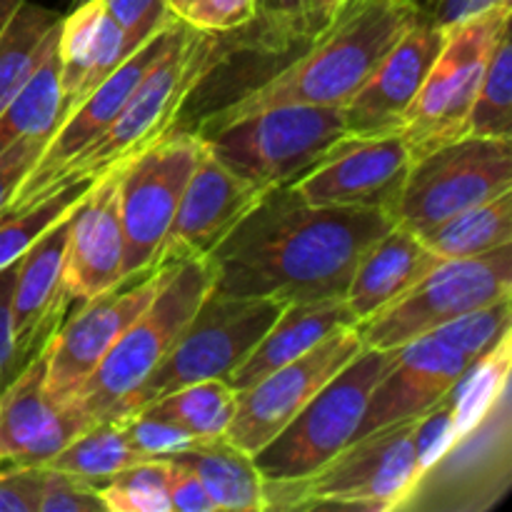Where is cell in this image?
Wrapping results in <instances>:
<instances>
[{
	"mask_svg": "<svg viewBox=\"0 0 512 512\" xmlns=\"http://www.w3.org/2000/svg\"><path fill=\"white\" fill-rule=\"evenodd\" d=\"M393 225L383 210L310 205L278 185L208 253L210 288L285 305L343 298L360 255Z\"/></svg>",
	"mask_w": 512,
	"mask_h": 512,
	"instance_id": "obj_1",
	"label": "cell"
},
{
	"mask_svg": "<svg viewBox=\"0 0 512 512\" xmlns=\"http://www.w3.org/2000/svg\"><path fill=\"white\" fill-rule=\"evenodd\" d=\"M423 15L415 0H345L328 23L310 35V48L303 55L225 108L205 115L195 133H210L273 105H345Z\"/></svg>",
	"mask_w": 512,
	"mask_h": 512,
	"instance_id": "obj_2",
	"label": "cell"
},
{
	"mask_svg": "<svg viewBox=\"0 0 512 512\" xmlns=\"http://www.w3.org/2000/svg\"><path fill=\"white\" fill-rule=\"evenodd\" d=\"M415 425L418 415L370 430L305 478H263L265 510L398 512L423 470Z\"/></svg>",
	"mask_w": 512,
	"mask_h": 512,
	"instance_id": "obj_3",
	"label": "cell"
},
{
	"mask_svg": "<svg viewBox=\"0 0 512 512\" xmlns=\"http://www.w3.org/2000/svg\"><path fill=\"white\" fill-rule=\"evenodd\" d=\"M223 35L203 33L190 25H180L173 43L163 50L153 68L145 73L138 88L125 100L123 110L105 128L95 143L75 155L50 183L45 195L55 193L60 185L78 178H100L105 170L125 163L140 150L163 138L175 128L180 108L188 103L200 80L220 60ZM43 195V198H45Z\"/></svg>",
	"mask_w": 512,
	"mask_h": 512,
	"instance_id": "obj_4",
	"label": "cell"
},
{
	"mask_svg": "<svg viewBox=\"0 0 512 512\" xmlns=\"http://www.w3.org/2000/svg\"><path fill=\"white\" fill-rule=\"evenodd\" d=\"M345 135L343 105H273L198 138L230 173L265 193L293 183Z\"/></svg>",
	"mask_w": 512,
	"mask_h": 512,
	"instance_id": "obj_5",
	"label": "cell"
},
{
	"mask_svg": "<svg viewBox=\"0 0 512 512\" xmlns=\"http://www.w3.org/2000/svg\"><path fill=\"white\" fill-rule=\"evenodd\" d=\"M208 290L210 270L205 258L175 263L158 295L115 340L73 403L93 423L118 415L120 405L163 363Z\"/></svg>",
	"mask_w": 512,
	"mask_h": 512,
	"instance_id": "obj_6",
	"label": "cell"
},
{
	"mask_svg": "<svg viewBox=\"0 0 512 512\" xmlns=\"http://www.w3.org/2000/svg\"><path fill=\"white\" fill-rule=\"evenodd\" d=\"M283 308L285 303L275 298H243L210 288L163 363L120 405L118 415L198 380H228Z\"/></svg>",
	"mask_w": 512,
	"mask_h": 512,
	"instance_id": "obj_7",
	"label": "cell"
},
{
	"mask_svg": "<svg viewBox=\"0 0 512 512\" xmlns=\"http://www.w3.org/2000/svg\"><path fill=\"white\" fill-rule=\"evenodd\" d=\"M395 350L365 348L345 363L300 413L253 455L265 480H298L315 473L355 440L375 383Z\"/></svg>",
	"mask_w": 512,
	"mask_h": 512,
	"instance_id": "obj_8",
	"label": "cell"
},
{
	"mask_svg": "<svg viewBox=\"0 0 512 512\" xmlns=\"http://www.w3.org/2000/svg\"><path fill=\"white\" fill-rule=\"evenodd\" d=\"M510 13L512 8L485 10L445 30L443 48L400 130L413 158L468 135L483 70L500 35L510 30Z\"/></svg>",
	"mask_w": 512,
	"mask_h": 512,
	"instance_id": "obj_9",
	"label": "cell"
},
{
	"mask_svg": "<svg viewBox=\"0 0 512 512\" xmlns=\"http://www.w3.org/2000/svg\"><path fill=\"white\" fill-rule=\"evenodd\" d=\"M512 483L510 388L425 465L398 512H488Z\"/></svg>",
	"mask_w": 512,
	"mask_h": 512,
	"instance_id": "obj_10",
	"label": "cell"
},
{
	"mask_svg": "<svg viewBox=\"0 0 512 512\" xmlns=\"http://www.w3.org/2000/svg\"><path fill=\"white\" fill-rule=\"evenodd\" d=\"M512 243L480 258L443 260L395 303L358 325L365 348L395 350L440 325L510 298Z\"/></svg>",
	"mask_w": 512,
	"mask_h": 512,
	"instance_id": "obj_11",
	"label": "cell"
},
{
	"mask_svg": "<svg viewBox=\"0 0 512 512\" xmlns=\"http://www.w3.org/2000/svg\"><path fill=\"white\" fill-rule=\"evenodd\" d=\"M512 190L510 138L463 135L413 158L395 223L423 235L433 225Z\"/></svg>",
	"mask_w": 512,
	"mask_h": 512,
	"instance_id": "obj_12",
	"label": "cell"
},
{
	"mask_svg": "<svg viewBox=\"0 0 512 512\" xmlns=\"http://www.w3.org/2000/svg\"><path fill=\"white\" fill-rule=\"evenodd\" d=\"M198 150L200 138L195 130L173 128L120 165L118 203L120 225H123V270H120L123 280L145 273L155 265L160 245L178 210L180 195L198 160Z\"/></svg>",
	"mask_w": 512,
	"mask_h": 512,
	"instance_id": "obj_13",
	"label": "cell"
},
{
	"mask_svg": "<svg viewBox=\"0 0 512 512\" xmlns=\"http://www.w3.org/2000/svg\"><path fill=\"white\" fill-rule=\"evenodd\" d=\"M170 270L173 265H160L133 275L78 305L73 315H65L45 343V393L55 405H68L78 398L115 340L158 295Z\"/></svg>",
	"mask_w": 512,
	"mask_h": 512,
	"instance_id": "obj_14",
	"label": "cell"
},
{
	"mask_svg": "<svg viewBox=\"0 0 512 512\" xmlns=\"http://www.w3.org/2000/svg\"><path fill=\"white\" fill-rule=\"evenodd\" d=\"M180 25H183L180 18L170 20L163 30H158L153 38L145 40L135 53H130L128 58L108 75V78L100 80L85 98H80L78 103L65 113V118L55 125L48 143H45L43 153L38 155V160H35L33 168L28 170L23 183L18 185V190H15V195L10 198L8 208H5L3 213H15V210L25 208V205H30L33 200L43 198L45 190H48L50 183L55 180V175H58L75 155L83 153L90 143H95V140L105 133V128L113 123L115 115L123 110L125 100L133 95V90L138 88L140 80L145 78V73L153 68L155 60L163 55V50L173 43Z\"/></svg>",
	"mask_w": 512,
	"mask_h": 512,
	"instance_id": "obj_15",
	"label": "cell"
},
{
	"mask_svg": "<svg viewBox=\"0 0 512 512\" xmlns=\"http://www.w3.org/2000/svg\"><path fill=\"white\" fill-rule=\"evenodd\" d=\"M410 163L413 155L400 133L345 135L288 185L310 205L373 208L393 215Z\"/></svg>",
	"mask_w": 512,
	"mask_h": 512,
	"instance_id": "obj_16",
	"label": "cell"
},
{
	"mask_svg": "<svg viewBox=\"0 0 512 512\" xmlns=\"http://www.w3.org/2000/svg\"><path fill=\"white\" fill-rule=\"evenodd\" d=\"M360 350H363L360 330L358 325H350L330 335L310 353L300 355L298 360H290L255 380L250 388L238 393V408L225 438L245 453L255 455Z\"/></svg>",
	"mask_w": 512,
	"mask_h": 512,
	"instance_id": "obj_17",
	"label": "cell"
},
{
	"mask_svg": "<svg viewBox=\"0 0 512 512\" xmlns=\"http://www.w3.org/2000/svg\"><path fill=\"white\" fill-rule=\"evenodd\" d=\"M260 195V190L230 173L200 140L198 160L185 183L153 268L208 258L210 250L228 235Z\"/></svg>",
	"mask_w": 512,
	"mask_h": 512,
	"instance_id": "obj_18",
	"label": "cell"
},
{
	"mask_svg": "<svg viewBox=\"0 0 512 512\" xmlns=\"http://www.w3.org/2000/svg\"><path fill=\"white\" fill-rule=\"evenodd\" d=\"M443 43L445 30L430 15L410 25L358 93L343 105L348 135L400 133Z\"/></svg>",
	"mask_w": 512,
	"mask_h": 512,
	"instance_id": "obj_19",
	"label": "cell"
},
{
	"mask_svg": "<svg viewBox=\"0 0 512 512\" xmlns=\"http://www.w3.org/2000/svg\"><path fill=\"white\" fill-rule=\"evenodd\" d=\"M93 420L78 403L55 405L45 393V345L0 393V468L43 465Z\"/></svg>",
	"mask_w": 512,
	"mask_h": 512,
	"instance_id": "obj_20",
	"label": "cell"
},
{
	"mask_svg": "<svg viewBox=\"0 0 512 512\" xmlns=\"http://www.w3.org/2000/svg\"><path fill=\"white\" fill-rule=\"evenodd\" d=\"M123 165V163H120ZM120 165L105 170L70 215L63 288L70 305H83L120 283L123 225H120Z\"/></svg>",
	"mask_w": 512,
	"mask_h": 512,
	"instance_id": "obj_21",
	"label": "cell"
},
{
	"mask_svg": "<svg viewBox=\"0 0 512 512\" xmlns=\"http://www.w3.org/2000/svg\"><path fill=\"white\" fill-rule=\"evenodd\" d=\"M470 363L473 360L448 348L433 333L395 348L393 363L370 393L355 438L425 413L453 388Z\"/></svg>",
	"mask_w": 512,
	"mask_h": 512,
	"instance_id": "obj_22",
	"label": "cell"
},
{
	"mask_svg": "<svg viewBox=\"0 0 512 512\" xmlns=\"http://www.w3.org/2000/svg\"><path fill=\"white\" fill-rule=\"evenodd\" d=\"M70 215L73 210L50 225L18 260L10 310H13L15 340L30 358L48 343L70 310L63 288Z\"/></svg>",
	"mask_w": 512,
	"mask_h": 512,
	"instance_id": "obj_23",
	"label": "cell"
},
{
	"mask_svg": "<svg viewBox=\"0 0 512 512\" xmlns=\"http://www.w3.org/2000/svg\"><path fill=\"white\" fill-rule=\"evenodd\" d=\"M440 263L443 258H438L418 233L395 223L360 255L343 298L360 325L408 293Z\"/></svg>",
	"mask_w": 512,
	"mask_h": 512,
	"instance_id": "obj_24",
	"label": "cell"
},
{
	"mask_svg": "<svg viewBox=\"0 0 512 512\" xmlns=\"http://www.w3.org/2000/svg\"><path fill=\"white\" fill-rule=\"evenodd\" d=\"M58 55L65 118L80 98L128 58L130 50L123 30L110 18L103 0H85L75 5L68 18L60 20Z\"/></svg>",
	"mask_w": 512,
	"mask_h": 512,
	"instance_id": "obj_25",
	"label": "cell"
},
{
	"mask_svg": "<svg viewBox=\"0 0 512 512\" xmlns=\"http://www.w3.org/2000/svg\"><path fill=\"white\" fill-rule=\"evenodd\" d=\"M350 325H358V318L348 308L345 298L288 303L280 310L268 333L250 350L248 358L230 373L228 383L240 393L263 375L273 373L275 368L290 363V360H298L300 355L310 353L330 335L350 328Z\"/></svg>",
	"mask_w": 512,
	"mask_h": 512,
	"instance_id": "obj_26",
	"label": "cell"
},
{
	"mask_svg": "<svg viewBox=\"0 0 512 512\" xmlns=\"http://www.w3.org/2000/svg\"><path fill=\"white\" fill-rule=\"evenodd\" d=\"M195 470L218 512H265V480L253 455L228 438L195 440L175 455Z\"/></svg>",
	"mask_w": 512,
	"mask_h": 512,
	"instance_id": "obj_27",
	"label": "cell"
},
{
	"mask_svg": "<svg viewBox=\"0 0 512 512\" xmlns=\"http://www.w3.org/2000/svg\"><path fill=\"white\" fill-rule=\"evenodd\" d=\"M423 243L443 260L480 258L512 243V190L450 215L425 230Z\"/></svg>",
	"mask_w": 512,
	"mask_h": 512,
	"instance_id": "obj_28",
	"label": "cell"
},
{
	"mask_svg": "<svg viewBox=\"0 0 512 512\" xmlns=\"http://www.w3.org/2000/svg\"><path fill=\"white\" fill-rule=\"evenodd\" d=\"M60 118H63V93H60V55L58 35H55L23 88L0 113V153L23 138L50 135Z\"/></svg>",
	"mask_w": 512,
	"mask_h": 512,
	"instance_id": "obj_29",
	"label": "cell"
},
{
	"mask_svg": "<svg viewBox=\"0 0 512 512\" xmlns=\"http://www.w3.org/2000/svg\"><path fill=\"white\" fill-rule=\"evenodd\" d=\"M238 408V390L228 380L210 378L183 385L153 403L143 405L148 415L178 425L198 440L225 438Z\"/></svg>",
	"mask_w": 512,
	"mask_h": 512,
	"instance_id": "obj_30",
	"label": "cell"
},
{
	"mask_svg": "<svg viewBox=\"0 0 512 512\" xmlns=\"http://www.w3.org/2000/svg\"><path fill=\"white\" fill-rule=\"evenodd\" d=\"M60 15L23 3L0 35V113L8 108L60 30Z\"/></svg>",
	"mask_w": 512,
	"mask_h": 512,
	"instance_id": "obj_31",
	"label": "cell"
},
{
	"mask_svg": "<svg viewBox=\"0 0 512 512\" xmlns=\"http://www.w3.org/2000/svg\"><path fill=\"white\" fill-rule=\"evenodd\" d=\"M138 460L140 458L128 443L123 420L105 418L90 425L80 435H75L68 445H63L40 468L75 475V478L85 480V483H93L98 488V485L108 483L113 475H118L120 470L138 463Z\"/></svg>",
	"mask_w": 512,
	"mask_h": 512,
	"instance_id": "obj_32",
	"label": "cell"
},
{
	"mask_svg": "<svg viewBox=\"0 0 512 512\" xmlns=\"http://www.w3.org/2000/svg\"><path fill=\"white\" fill-rule=\"evenodd\" d=\"M510 343L512 340L508 333L495 348H490L488 353L473 360L463 370V375L455 380L453 388L448 390L450 405H453V438H458L470 425L478 423L485 410L495 403V398L510 388Z\"/></svg>",
	"mask_w": 512,
	"mask_h": 512,
	"instance_id": "obj_33",
	"label": "cell"
},
{
	"mask_svg": "<svg viewBox=\"0 0 512 512\" xmlns=\"http://www.w3.org/2000/svg\"><path fill=\"white\" fill-rule=\"evenodd\" d=\"M98 178H78L60 185L55 193L33 200L15 213H0V270L20 260V255L63 215L85 198Z\"/></svg>",
	"mask_w": 512,
	"mask_h": 512,
	"instance_id": "obj_34",
	"label": "cell"
},
{
	"mask_svg": "<svg viewBox=\"0 0 512 512\" xmlns=\"http://www.w3.org/2000/svg\"><path fill=\"white\" fill-rule=\"evenodd\" d=\"M512 133V45L510 30H505L490 53L483 70L468 135L483 138H510Z\"/></svg>",
	"mask_w": 512,
	"mask_h": 512,
	"instance_id": "obj_35",
	"label": "cell"
},
{
	"mask_svg": "<svg viewBox=\"0 0 512 512\" xmlns=\"http://www.w3.org/2000/svg\"><path fill=\"white\" fill-rule=\"evenodd\" d=\"M105 512H170L168 458L138 460L98 485Z\"/></svg>",
	"mask_w": 512,
	"mask_h": 512,
	"instance_id": "obj_36",
	"label": "cell"
},
{
	"mask_svg": "<svg viewBox=\"0 0 512 512\" xmlns=\"http://www.w3.org/2000/svg\"><path fill=\"white\" fill-rule=\"evenodd\" d=\"M510 320V298H503L498 300V303L483 305V308L470 310V313L440 325V328L433 330V335L438 340H443L448 348L465 355V358L478 360L480 355H485L490 348H495V345L510 333Z\"/></svg>",
	"mask_w": 512,
	"mask_h": 512,
	"instance_id": "obj_37",
	"label": "cell"
},
{
	"mask_svg": "<svg viewBox=\"0 0 512 512\" xmlns=\"http://www.w3.org/2000/svg\"><path fill=\"white\" fill-rule=\"evenodd\" d=\"M115 418L123 420L130 448L135 450L140 460L175 458V455L188 450L198 440L190 433H185L183 428H178V425L148 415L145 410H133V413L115 415Z\"/></svg>",
	"mask_w": 512,
	"mask_h": 512,
	"instance_id": "obj_38",
	"label": "cell"
},
{
	"mask_svg": "<svg viewBox=\"0 0 512 512\" xmlns=\"http://www.w3.org/2000/svg\"><path fill=\"white\" fill-rule=\"evenodd\" d=\"M175 18L203 33L228 35L258 18V0H180Z\"/></svg>",
	"mask_w": 512,
	"mask_h": 512,
	"instance_id": "obj_39",
	"label": "cell"
},
{
	"mask_svg": "<svg viewBox=\"0 0 512 512\" xmlns=\"http://www.w3.org/2000/svg\"><path fill=\"white\" fill-rule=\"evenodd\" d=\"M38 512H105V505L93 483L60 470L40 468Z\"/></svg>",
	"mask_w": 512,
	"mask_h": 512,
	"instance_id": "obj_40",
	"label": "cell"
},
{
	"mask_svg": "<svg viewBox=\"0 0 512 512\" xmlns=\"http://www.w3.org/2000/svg\"><path fill=\"white\" fill-rule=\"evenodd\" d=\"M103 5L123 30L130 53L175 18L168 8V0H103Z\"/></svg>",
	"mask_w": 512,
	"mask_h": 512,
	"instance_id": "obj_41",
	"label": "cell"
},
{
	"mask_svg": "<svg viewBox=\"0 0 512 512\" xmlns=\"http://www.w3.org/2000/svg\"><path fill=\"white\" fill-rule=\"evenodd\" d=\"M15 273H18V260L0 270V393L30 363V355L23 353L13 330V310H10V305H13Z\"/></svg>",
	"mask_w": 512,
	"mask_h": 512,
	"instance_id": "obj_42",
	"label": "cell"
},
{
	"mask_svg": "<svg viewBox=\"0 0 512 512\" xmlns=\"http://www.w3.org/2000/svg\"><path fill=\"white\" fill-rule=\"evenodd\" d=\"M263 20V35L270 40L310 38V0H258V18Z\"/></svg>",
	"mask_w": 512,
	"mask_h": 512,
	"instance_id": "obj_43",
	"label": "cell"
},
{
	"mask_svg": "<svg viewBox=\"0 0 512 512\" xmlns=\"http://www.w3.org/2000/svg\"><path fill=\"white\" fill-rule=\"evenodd\" d=\"M48 138L50 135H33V138H23L0 153V213L8 208L10 198L15 195L18 185L23 183L28 170L33 168L38 155L43 153Z\"/></svg>",
	"mask_w": 512,
	"mask_h": 512,
	"instance_id": "obj_44",
	"label": "cell"
},
{
	"mask_svg": "<svg viewBox=\"0 0 512 512\" xmlns=\"http://www.w3.org/2000/svg\"><path fill=\"white\" fill-rule=\"evenodd\" d=\"M40 465L0 468V512H38Z\"/></svg>",
	"mask_w": 512,
	"mask_h": 512,
	"instance_id": "obj_45",
	"label": "cell"
},
{
	"mask_svg": "<svg viewBox=\"0 0 512 512\" xmlns=\"http://www.w3.org/2000/svg\"><path fill=\"white\" fill-rule=\"evenodd\" d=\"M168 495L175 512H218L195 470L183 460L168 458Z\"/></svg>",
	"mask_w": 512,
	"mask_h": 512,
	"instance_id": "obj_46",
	"label": "cell"
},
{
	"mask_svg": "<svg viewBox=\"0 0 512 512\" xmlns=\"http://www.w3.org/2000/svg\"><path fill=\"white\" fill-rule=\"evenodd\" d=\"M485 10H493L490 0H440L430 20L443 30H450L455 25L465 23V20L475 18V15L485 13Z\"/></svg>",
	"mask_w": 512,
	"mask_h": 512,
	"instance_id": "obj_47",
	"label": "cell"
},
{
	"mask_svg": "<svg viewBox=\"0 0 512 512\" xmlns=\"http://www.w3.org/2000/svg\"><path fill=\"white\" fill-rule=\"evenodd\" d=\"M345 0H310V28L313 35L330 20V15L343 5Z\"/></svg>",
	"mask_w": 512,
	"mask_h": 512,
	"instance_id": "obj_48",
	"label": "cell"
},
{
	"mask_svg": "<svg viewBox=\"0 0 512 512\" xmlns=\"http://www.w3.org/2000/svg\"><path fill=\"white\" fill-rule=\"evenodd\" d=\"M23 3H28V0H0V35Z\"/></svg>",
	"mask_w": 512,
	"mask_h": 512,
	"instance_id": "obj_49",
	"label": "cell"
},
{
	"mask_svg": "<svg viewBox=\"0 0 512 512\" xmlns=\"http://www.w3.org/2000/svg\"><path fill=\"white\" fill-rule=\"evenodd\" d=\"M493 8H512V0H490Z\"/></svg>",
	"mask_w": 512,
	"mask_h": 512,
	"instance_id": "obj_50",
	"label": "cell"
},
{
	"mask_svg": "<svg viewBox=\"0 0 512 512\" xmlns=\"http://www.w3.org/2000/svg\"><path fill=\"white\" fill-rule=\"evenodd\" d=\"M178 5H180V0H168V8H170V13L175 15V10H178Z\"/></svg>",
	"mask_w": 512,
	"mask_h": 512,
	"instance_id": "obj_51",
	"label": "cell"
},
{
	"mask_svg": "<svg viewBox=\"0 0 512 512\" xmlns=\"http://www.w3.org/2000/svg\"><path fill=\"white\" fill-rule=\"evenodd\" d=\"M78 3H85V0H75V5H78Z\"/></svg>",
	"mask_w": 512,
	"mask_h": 512,
	"instance_id": "obj_52",
	"label": "cell"
}]
</instances>
